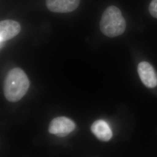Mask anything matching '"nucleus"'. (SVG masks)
<instances>
[{
	"label": "nucleus",
	"mask_w": 157,
	"mask_h": 157,
	"mask_svg": "<svg viewBox=\"0 0 157 157\" xmlns=\"http://www.w3.org/2000/svg\"><path fill=\"white\" fill-rule=\"evenodd\" d=\"M29 86V80L22 69H12L7 74L4 83L6 99L12 102L19 101L27 93Z\"/></svg>",
	"instance_id": "nucleus-1"
},
{
	"label": "nucleus",
	"mask_w": 157,
	"mask_h": 157,
	"mask_svg": "<svg viewBox=\"0 0 157 157\" xmlns=\"http://www.w3.org/2000/svg\"><path fill=\"white\" fill-rule=\"evenodd\" d=\"M100 26L101 32L109 37L123 34L126 29V21L120 10L115 6L108 7L101 17Z\"/></svg>",
	"instance_id": "nucleus-2"
},
{
	"label": "nucleus",
	"mask_w": 157,
	"mask_h": 157,
	"mask_svg": "<svg viewBox=\"0 0 157 157\" xmlns=\"http://www.w3.org/2000/svg\"><path fill=\"white\" fill-rule=\"evenodd\" d=\"M76 128L75 122L69 118L60 117L54 118L49 125V132L59 137H65L71 133Z\"/></svg>",
	"instance_id": "nucleus-3"
},
{
	"label": "nucleus",
	"mask_w": 157,
	"mask_h": 157,
	"mask_svg": "<svg viewBox=\"0 0 157 157\" xmlns=\"http://www.w3.org/2000/svg\"><path fill=\"white\" fill-rule=\"evenodd\" d=\"M80 0H46L48 9L56 13H68L75 11L80 4Z\"/></svg>",
	"instance_id": "nucleus-4"
},
{
	"label": "nucleus",
	"mask_w": 157,
	"mask_h": 157,
	"mask_svg": "<svg viewBox=\"0 0 157 157\" xmlns=\"http://www.w3.org/2000/svg\"><path fill=\"white\" fill-rule=\"evenodd\" d=\"M21 27L19 23L13 20H4L0 22L1 45L11 39L20 33Z\"/></svg>",
	"instance_id": "nucleus-5"
},
{
	"label": "nucleus",
	"mask_w": 157,
	"mask_h": 157,
	"mask_svg": "<svg viewBox=\"0 0 157 157\" xmlns=\"http://www.w3.org/2000/svg\"><path fill=\"white\" fill-rule=\"evenodd\" d=\"M138 73L141 82L146 87L154 88L157 86V75L149 63L144 61L140 62L138 65Z\"/></svg>",
	"instance_id": "nucleus-6"
},
{
	"label": "nucleus",
	"mask_w": 157,
	"mask_h": 157,
	"mask_svg": "<svg viewBox=\"0 0 157 157\" xmlns=\"http://www.w3.org/2000/svg\"><path fill=\"white\" fill-rule=\"evenodd\" d=\"M91 130L93 133L101 141H108L112 137V132L106 122L102 120L95 121L91 125Z\"/></svg>",
	"instance_id": "nucleus-7"
},
{
	"label": "nucleus",
	"mask_w": 157,
	"mask_h": 157,
	"mask_svg": "<svg viewBox=\"0 0 157 157\" xmlns=\"http://www.w3.org/2000/svg\"><path fill=\"white\" fill-rule=\"evenodd\" d=\"M149 11L152 17L157 18V0H152L149 6Z\"/></svg>",
	"instance_id": "nucleus-8"
}]
</instances>
